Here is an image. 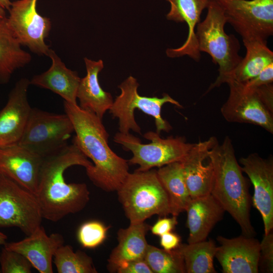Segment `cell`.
I'll use <instances>...</instances> for the list:
<instances>
[{"instance_id":"obj_1","label":"cell","mask_w":273,"mask_h":273,"mask_svg":"<svg viewBox=\"0 0 273 273\" xmlns=\"http://www.w3.org/2000/svg\"><path fill=\"white\" fill-rule=\"evenodd\" d=\"M74 165L87 169L93 163L73 143L44 157L35 194L43 218L57 222L69 214L80 211L88 203L86 185L69 184L65 179V170Z\"/></svg>"},{"instance_id":"obj_2","label":"cell","mask_w":273,"mask_h":273,"mask_svg":"<svg viewBox=\"0 0 273 273\" xmlns=\"http://www.w3.org/2000/svg\"><path fill=\"white\" fill-rule=\"evenodd\" d=\"M64 108L76 134L72 143L93 163L92 167L85 169L88 178L105 191H117L129 173V164L109 147V135L102 119L78 105L64 101Z\"/></svg>"},{"instance_id":"obj_3","label":"cell","mask_w":273,"mask_h":273,"mask_svg":"<svg viewBox=\"0 0 273 273\" xmlns=\"http://www.w3.org/2000/svg\"><path fill=\"white\" fill-rule=\"evenodd\" d=\"M209 155L213 166L210 194L238 223L242 235L253 237L248 182L238 163L231 139L226 136L221 144L217 141Z\"/></svg>"},{"instance_id":"obj_4","label":"cell","mask_w":273,"mask_h":273,"mask_svg":"<svg viewBox=\"0 0 273 273\" xmlns=\"http://www.w3.org/2000/svg\"><path fill=\"white\" fill-rule=\"evenodd\" d=\"M205 18L196 26V36L199 52L208 54L218 66V75L207 93L224 83L243 58L239 55L240 44L233 34L225 32L227 23L223 10L216 0H210Z\"/></svg>"},{"instance_id":"obj_5","label":"cell","mask_w":273,"mask_h":273,"mask_svg":"<svg viewBox=\"0 0 273 273\" xmlns=\"http://www.w3.org/2000/svg\"><path fill=\"white\" fill-rule=\"evenodd\" d=\"M117 192L130 223L145 221L154 215L170 214L168 197L156 170L129 173Z\"/></svg>"},{"instance_id":"obj_6","label":"cell","mask_w":273,"mask_h":273,"mask_svg":"<svg viewBox=\"0 0 273 273\" xmlns=\"http://www.w3.org/2000/svg\"><path fill=\"white\" fill-rule=\"evenodd\" d=\"M143 136L151 143L143 144L139 138L130 133L119 132L114 136L115 143L132 153V157L127 161L128 164L139 165L136 169L138 171H147L173 162H181L193 145L187 143L182 136H170L163 139L160 134L152 131L147 132Z\"/></svg>"},{"instance_id":"obj_7","label":"cell","mask_w":273,"mask_h":273,"mask_svg":"<svg viewBox=\"0 0 273 273\" xmlns=\"http://www.w3.org/2000/svg\"><path fill=\"white\" fill-rule=\"evenodd\" d=\"M139 86L136 79L132 76L118 86L121 93L114 100L109 111L113 118L118 119L119 132L128 133L132 130L142 134L141 128L134 118V112L136 109L154 118L157 133L170 131L172 127L162 118V107L166 103L179 107L182 106L167 94H164L161 98L142 96L138 92Z\"/></svg>"},{"instance_id":"obj_8","label":"cell","mask_w":273,"mask_h":273,"mask_svg":"<svg viewBox=\"0 0 273 273\" xmlns=\"http://www.w3.org/2000/svg\"><path fill=\"white\" fill-rule=\"evenodd\" d=\"M74 131L73 124L66 113L32 108L18 144L44 157L67 146Z\"/></svg>"},{"instance_id":"obj_9","label":"cell","mask_w":273,"mask_h":273,"mask_svg":"<svg viewBox=\"0 0 273 273\" xmlns=\"http://www.w3.org/2000/svg\"><path fill=\"white\" fill-rule=\"evenodd\" d=\"M42 219L35 196L0 174V228L17 227L28 236L41 225Z\"/></svg>"},{"instance_id":"obj_10","label":"cell","mask_w":273,"mask_h":273,"mask_svg":"<svg viewBox=\"0 0 273 273\" xmlns=\"http://www.w3.org/2000/svg\"><path fill=\"white\" fill-rule=\"evenodd\" d=\"M243 40L267 41L273 34V0H216Z\"/></svg>"},{"instance_id":"obj_11","label":"cell","mask_w":273,"mask_h":273,"mask_svg":"<svg viewBox=\"0 0 273 273\" xmlns=\"http://www.w3.org/2000/svg\"><path fill=\"white\" fill-rule=\"evenodd\" d=\"M37 0H17L12 2L7 17L10 29L21 45L32 52L48 56L51 49L45 42L51 31L50 18L37 11Z\"/></svg>"},{"instance_id":"obj_12","label":"cell","mask_w":273,"mask_h":273,"mask_svg":"<svg viewBox=\"0 0 273 273\" xmlns=\"http://www.w3.org/2000/svg\"><path fill=\"white\" fill-rule=\"evenodd\" d=\"M227 84L229 95L220 109L223 118L229 122L260 126L273 133V113L263 104L255 90L234 81Z\"/></svg>"},{"instance_id":"obj_13","label":"cell","mask_w":273,"mask_h":273,"mask_svg":"<svg viewBox=\"0 0 273 273\" xmlns=\"http://www.w3.org/2000/svg\"><path fill=\"white\" fill-rule=\"evenodd\" d=\"M241 169L252 183V203L262 218L264 234L273 229V161L252 153L240 159Z\"/></svg>"},{"instance_id":"obj_14","label":"cell","mask_w":273,"mask_h":273,"mask_svg":"<svg viewBox=\"0 0 273 273\" xmlns=\"http://www.w3.org/2000/svg\"><path fill=\"white\" fill-rule=\"evenodd\" d=\"M44 158L18 144L0 147V174L35 195Z\"/></svg>"},{"instance_id":"obj_15","label":"cell","mask_w":273,"mask_h":273,"mask_svg":"<svg viewBox=\"0 0 273 273\" xmlns=\"http://www.w3.org/2000/svg\"><path fill=\"white\" fill-rule=\"evenodd\" d=\"M215 257L223 273L259 272L260 242L243 235L232 239L218 236Z\"/></svg>"},{"instance_id":"obj_16","label":"cell","mask_w":273,"mask_h":273,"mask_svg":"<svg viewBox=\"0 0 273 273\" xmlns=\"http://www.w3.org/2000/svg\"><path fill=\"white\" fill-rule=\"evenodd\" d=\"M30 84L26 78L18 81L0 111V147L18 144L22 135L32 109L27 98Z\"/></svg>"},{"instance_id":"obj_17","label":"cell","mask_w":273,"mask_h":273,"mask_svg":"<svg viewBox=\"0 0 273 273\" xmlns=\"http://www.w3.org/2000/svg\"><path fill=\"white\" fill-rule=\"evenodd\" d=\"M212 136L204 141L193 144L181 161L186 184L192 199L210 194L213 166L210 150L217 141Z\"/></svg>"},{"instance_id":"obj_18","label":"cell","mask_w":273,"mask_h":273,"mask_svg":"<svg viewBox=\"0 0 273 273\" xmlns=\"http://www.w3.org/2000/svg\"><path fill=\"white\" fill-rule=\"evenodd\" d=\"M64 243L61 234L53 233L48 236L41 225L23 240L6 242L4 247L24 255L40 273H52L53 258Z\"/></svg>"},{"instance_id":"obj_19","label":"cell","mask_w":273,"mask_h":273,"mask_svg":"<svg viewBox=\"0 0 273 273\" xmlns=\"http://www.w3.org/2000/svg\"><path fill=\"white\" fill-rule=\"evenodd\" d=\"M170 9L166 15L169 20L176 22H185L188 26V34L184 44L174 49H168L166 55L170 58L188 56L196 61L200 59L198 48L196 28L200 22L201 15L207 8L210 0H167Z\"/></svg>"},{"instance_id":"obj_20","label":"cell","mask_w":273,"mask_h":273,"mask_svg":"<svg viewBox=\"0 0 273 273\" xmlns=\"http://www.w3.org/2000/svg\"><path fill=\"white\" fill-rule=\"evenodd\" d=\"M185 211L189 232L188 243L206 240L215 224L222 219L225 212L210 194L191 199Z\"/></svg>"},{"instance_id":"obj_21","label":"cell","mask_w":273,"mask_h":273,"mask_svg":"<svg viewBox=\"0 0 273 273\" xmlns=\"http://www.w3.org/2000/svg\"><path fill=\"white\" fill-rule=\"evenodd\" d=\"M48 57L52 65L46 71L34 75L30 84L49 89L64 101L77 105V91L80 80L77 72L67 68L55 52L51 49Z\"/></svg>"},{"instance_id":"obj_22","label":"cell","mask_w":273,"mask_h":273,"mask_svg":"<svg viewBox=\"0 0 273 273\" xmlns=\"http://www.w3.org/2000/svg\"><path fill=\"white\" fill-rule=\"evenodd\" d=\"M86 74L80 79L77 91L79 107L90 111L102 119L104 114L112 106L113 99L111 94L101 87L98 75L104 68L101 60L97 61L84 59Z\"/></svg>"},{"instance_id":"obj_23","label":"cell","mask_w":273,"mask_h":273,"mask_svg":"<svg viewBox=\"0 0 273 273\" xmlns=\"http://www.w3.org/2000/svg\"><path fill=\"white\" fill-rule=\"evenodd\" d=\"M150 226L145 221L130 223L128 227L117 232V245L112 250L108 259L112 271L124 264L144 258L149 244L146 236Z\"/></svg>"},{"instance_id":"obj_24","label":"cell","mask_w":273,"mask_h":273,"mask_svg":"<svg viewBox=\"0 0 273 273\" xmlns=\"http://www.w3.org/2000/svg\"><path fill=\"white\" fill-rule=\"evenodd\" d=\"M9 26L7 17L0 19V84L7 83L17 69L32 59Z\"/></svg>"},{"instance_id":"obj_25","label":"cell","mask_w":273,"mask_h":273,"mask_svg":"<svg viewBox=\"0 0 273 273\" xmlns=\"http://www.w3.org/2000/svg\"><path fill=\"white\" fill-rule=\"evenodd\" d=\"M243 41L246 48V55L227 77L224 83L230 81L245 83L273 63V52L268 48L267 41L257 40Z\"/></svg>"},{"instance_id":"obj_26","label":"cell","mask_w":273,"mask_h":273,"mask_svg":"<svg viewBox=\"0 0 273 273\" xmlns=\"http://www.w3.org/2000/svg\"><path fill=\"white\" fill-rule=\"evenodd\" d=\"M158 177L168 197L170 214L177 216L185 211L191 200L181 162H173L156 170Z\"/></svg>"},{"instance_id":"obj_27","label":"cell","mask_w":273,"mask_h":273,"mask_svg":"<svg viewBox=\"0 0 273 273\" xmlns=\"http://www.w3.org/2000/svg\"><path fill=\"white\" fill-rule=\"evenodd\" d=\"M217 247L212 240L180 244L178 248L183 257L186 272H216L213 259Z\"/></svg>"},{"instance_id":"obj_28","label":"cell","mask_w":273,"mask_h":273,"mask_svg":"<svg viewBox=\"0 0 273 273\" xmlns=\"http://www.w3.org/2000/svg\"><path fill=\"white\" fill-rule=\"evenodd\" d=\"M59 273H97L92 258L85 252L73 251L69 245L61 246L54 256Z\"/></svg>"},{"instance_id":"obj_29","label":"cell","mask_w":273,"mask_h":273,"mask_svg":"<svg viewBox=\"0 0 273 273\" xmlns=\"http://www.w3.org/2000/svg\"><path fill=\"white\" fill-rule=\"evenodd\" d=\"M178 247L167 251L149 244L144 259L153 273H185L183 257Z\"/></svg>"},{"instance_id":"obj_30","label":"cell","mask_w":273,"mask_h":273,"mask_svg":"<svg viewBox=\"0 0 273 273\" xmlns=\"http://www.w3.org/2000/svg\"><path fill=\"white\" fill-rule=\"evenodd\" d=\"M108 229L109 227L99 221L85 222L78 230V240L84 248H96L105 241Z\"/></svg>"},{"instance_id":"obj_31","label":"cell","mask_w":273,"mask_h":273,"mask_svg":"<svg viewBox=\"0 0 273 273\" xmlns=\"http://www.w3.org/2000/svg\"><path fill=\"white\" fill-rule=\"evenodd\" d=\"M0 272L30 273L32 265L21 253L3 247L0 253Z\"/></svg>"},{"instance_id":"obj_32","label":"cell","mask_w":273,"mask_h":273,"mask_svg":"<svg viewBox=\"0 0 273 273\" xmlns=\"http://www.w3.org/2000/svg\"><path fill=\"white\" fill-rule=\"evenodd\" d=\"M263 272H273V234L272 231L264 234L260 242L259 270Z\"/></svg>"},{"instance_id":"obj_33","label":"cell","mask_w":273,"mask_h":273,"mask_svg":"<svg viewBox=\"0 0 273 273\" xmlns=\"http://www.w3.org/2000/svg\"><path fill=\"white\" fill-rule=\"evenodd\" d=\"M272 82L273 63H271L263 69L255 77L242 84L247 88H253L263 85L272 83Z\"/></svg>"},{"instance_id":"obj_34","label":"cell","mask_w":273,"mask_h":273,"mask_svg":"<svg viewBox=\"0 0 273 273\" xmlns=\"http://www.w3.org/2000/svg\"><path fill=\"white\" fill-rule=\"evenodd\" d=\"M163 217L159 218L152 226L150 227L153 235L160 236L171 232L178 223L176 216H172L171 217H167L166 216Z\"/></svg>"},{"instance_id":"obj_35","label":"cell","mask_w":273,"mask_h":273,"mask_svg":"<svg viewBox=\"0 0 273 273\" xmlns=\"http://www.w3.org/2000/svg\"><path fill=\"white\" fill-rule=\"evenodd\" d=\"M115 271L118 273H153L144 258L130 261Z\"/></svg>"},{"instance_id":"obj_36","label":"cell","mask_w":273,"mask_h":273,"mask_svg":"<svg viewBox=\"0 0 273 273\" xmlns=\"http://www.w3.org/2000/svg\"><path fill=\"white\" fill-rule=\"evenodd\" d=\"M266 107L273 113L272 83L265 84L253 88Z\"/></svg>"},{"instance_id":"obj_37","label":"cell","mask_w":273,"mask_h":273,"mask_svg":"<svg viewBox=\"0 0 273 273\" xmlns=\"http://www.w3.org/2000/svg\"><path fill=\"white\" fill-rule=\"evenodd\" d=\"M160 237V244L163 249L170 251L176 249L181 244V238L177 234L171 232Z\"/></svg>"},{"instance_id":"obj_38","label":"cell","mask_w":273,"mask_h":273,"mask_svg":"<svg viewBox=\"0 0 273 273\" xmlns=\"http://www.w3.org/2000/svg\"><path fill=\"white\" fill-rule=\"evenodd\" d=\"M12 2L10 0H0V5L5 10H9Z\"/></svg>"},{"instance_id":"obj_39","label":"cell","mask_w":273,"mask_h":273,"mask_svg":"<svg viewBox=\"0 0 273 273\" xmlns=\"http://www.w3.org/2000/svg\"><path fill=\"white\" fill-rule=\"evenodd\" d=\"M7 236L4 233L0 232V246L4 245L7 242Z\"/></svg>"},{"instance_id":"obj_40","label":"cell","mask_w":273,"mask_h":273,"mask_svg":"<svg viewBox=\"0 0 273 273\" xmlns=\"http://www.w3.org/2000/svg\"><path fill=\"white\" fill-rule=\"evenodd\" d=\"M5 10H6L0 5V19L7 17Z\"/></svg>"}]
</instances>
